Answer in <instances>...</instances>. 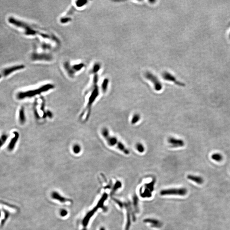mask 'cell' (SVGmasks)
<instances>
[{
    "mask_svg": "<svg viewBox=\"0 0 230 230\" xmlns=\"http://www.w3.org/2000/svg\"><path fill=\"white\" fill-rule=\"evenodd\" d=\"M15 136L13 137L10 142V144L8 146V149L10 151H12L14 149L15 147V144H16L17 142L18 141V139L19 136V134L18 132H14Z\"/></svg>",
    "mask_w": 230,
    "mask_h": 230,
    "instance_id": "12",
    "label": "cell"
},
{
    "mask_svg": "<svg viewBox=\"0 0 230 230\" xmlns=\"http://www.w3.org/2000/svg\"><path fill=\"white\" fill-rule=\"evenodd\" d=\"M108 80L107 79H105L104 81V82L103 83L102 85V90L103 92H105L107 91V86H108Z\"/></svg>",
    "mask_w": 230,
    "mask_h": 230,
    "instance_id": "20",
    "label": "cell"
},
{
    "mask_svg": "<svg viewBox=\"0 0 230 230\" xmlns=\"http://www.w3.org/2000/svg\"><path fill=\"white\" fill-rule=\"evenodd\" d=\"M162 76H163V78H164V79L165 80L168 81H170V82H174L175 84H176L178 86L182 87H184L185 86L184 83L178 81L174 76H173L172 75L170 74V73H168L167 72L164 73L163 74Z\"/></svg>",
    "mask_w": 230,
    "mask_h": 230,
    "instance_id": "9",
    "label": "cell"
},
{
    "mask_svg": "<svg viewBox=\"0 0 230 230\" xmlns=\"http://www.w3.org/2000/svg\"><path fill=\"white\" fill-rule=\"evenodd\" d=\"M19 122L21 124H24L26 121L25 113L23 107H21L19 111Z\"/></svg>",
    "mask_w": 230,
    "mask_h": 230,
    "instance_id": "15",
    "label": "cell"
},
{
    "mask_svg": "<svg viewBox=\"0 0 230 230\" xmlns=\"http://www.w3.org/2000/svg\"><path fill=\"white\" fill-rule=\"evenodd\" d=\"M53 86L50 84L46 85L42 87L37 90H31L26 92H21L18 93L17 97L18 99H23L26 98L33 97L36 95L39 94L41 93L47 91L51 88H52Z\"/></svg>",
    "mask_w": 230,
    "mask_h": 230,
    "instance_id": "2",
    "label": "cell"
},
{
    "mask_svg": "<svg viewBox=\"0 0 230 230\" xmlns=\"http://www.w3.org/2000/svg\"><path fill=\"white\" fill-rule=\"evenodd\" d=\"M121 186H122V184L121 183V182H119V181H118V182H116V183L114 187V188H113V192H114V190H117L119 188H120Z\"/></svg>",
    "mask_w": 230,
    "mask_h": 230,
    "instance_id": "22",
    "label": "cell"
},
{
    "mask_svg": "<svg viewBox=\"0 0 230 230\" xmlns=\"http://www.w3.org/2000/svg\"><path fill=\"white\" fill-rule=\"evenodd\" d=\"M9 22L10 24H13L15 26L18 27H21L23 28L25 30V33L27 35H33L35 33L34 31L31 30L30 27H29L25 23L23 22L20 21L18 20L17 19H15V18L11 17L9 18Z\"/></svg>",
    "mask_w": 230,
    "mask_h": 230,
    "instance_id": "5",
    "label": "cell"
},
{
    "mask_svg": "<svg viewBox=\"0 0 230 230\" xmlns=\"http://www.w3.org/2000/svg\"><path fill=\"white\" fill-rule=\"evenodd\" d=\"M51 197L53 199L58 200L61 203H65L67 202H70V200L63 197L59 193L54 191L51 194Z\"/></svg>",
    "mask_w": 230,
    "mask_h": 230,
    "instance_id": "10",
    "label": "cell"
},
{
    "mask_svg": "<svg viewBox=\"0 0 230 230\" xmlns=\"http://www.w3.org/2000/svg\"><path fill=\"white\" fill-rule=\"evenodd\" d=\"M145 76L147 79L153 83L155 90L156 91H159L162 90V85L156 76H155L152 73H150V72H147L145 73Z\"/></svg>",
    "mask_w": 230,
    "mask_h": 230,
    "instance_id": "6",
    "label": "cell"
},
{
    "mask_svg": "<svg viewBox=\"0 0 230 230\" xmlns=\"http://www.w3.org/2000/svg\"><path fill=\"white\" fill-rule=\"evenodd\" d=\"M73 152L76 154H78L80 152L81 148L79 145L78 144H76L74 145L73 148Z\"/></svg>",
    "mask_w": 230,
    "mask_h": 230,
    "instance_id": "21",
    "label": "cell"
},
{
    "mask_svg": "<svg viewBox=\"0 0 230 230\" xmlns=\"http://www.w3.org/2000/svg\"><path fill=\"white\" fill-rule=\"evenodd\" d=\"M211 158L215 161L220 162L222 161L223 157L220 153H215L211 155Z\"/></svg>",
    "mask_w": 230,
    "mask_h": 230,
    "instance_id": "16",
    "label": "cell"
},
{
    "mask_svg": "<svg viewBox=\"0 0 230 230\" xmlns=\"http://www.w3.org/2000/svg\"><path fill=\"white\" fill-rule=\"evenodd\" d=\"M188 193V190L185 188H170L162 190L160 194L162 196L167 195H176V196H184Z\"/></svg>",
    "mask_w": 230,
    "mask_h": 230,
    "instance_id": "4",
    "label": "cell"
},
{
    "mask_svg": "<svg viewBox=\"0 0 230 230\" xmlns=\"http://www.w3.org/2000/svg\"><path fill=\"white\" fill-rule=\"evenodd\" d=\"M99 230H105V228L104 227H101Z\"/></svg>",
    "mask_w": 230,
    "mask_h": 230,
    "instance_id": "25",
    "label": "cell"
},
{
    "mask_svg": "<svg viewBox=\"0 0 230 230\" xmlns=\"http://www.w3.org/2000/svg\"><path fill=\"white\" fill-rule=\"evenodd\" d=\"M86 2H87V1H77V4L78 5V6H83V5H84V4L86 3Z\"/></svg>",
    "mask_w": 230,
    "mask_h": 230,
    "instance_id": "24",
    "label": "cell"
},
{
    "mask_svg": "<svg viewBox=\"0 0 230 230\" xmlns=\"http://www.w3.org/2000/svg\"><path fill=\"white\" fill-rule=\"evenodd\" d=\"M168 142L172 148H181L185 145V142L183 140L174 137H170L168 138Z\"/></svg>",
    "mask_w": 230,
    "mask_h": 230,
    "instance_id": "7",
    "label": "cell"
},
{
    "mask_svg": "<svg viewBox=\"0 0 230 230\" xmlns=\"http://www.w3.org/2000/svg\"><path fill=\"white\" fill-rule=\"evenodd\" d=\"M67 211L65 209H62L60 211V215L62 217L67 216Z\"/></svg>",
    "mask_w": 230,
    "mask_h": 230,
    "instance_id": "23",
    "label": "cell"
},
{
    "mask_svg": "<svg viewBox=\"0 0 230 230\" xmlns=\"http://www.w3.org/2000/svg\"><path fill=\"white\" fill-rule=\"evenodd\" d=\"M136 150L139 153H143L145 151V148L142 143H137L136 144Z\"/></svg>",
    "mask_w": 230,
    "mask_h": 230,
    "instance_id": "18",
    "label": "cell"
},
{
    "mask_svg": "<svg viewBox=\"0 0 230 230\" xmlns=\"http://www.w3.org/2000/svg\"><path fill=\"white\" fill-rule=\"evenodd\" d=\"M103 136L105 138L107 144L111 147L116 146V147L125 155L130 154V151L125 147V145L122 142L118 140L117 138L112 136L110 135L108 130L106 128L103 129L102 131Z\"/></svg>",
    "mask_w": 230,
    "mask_h": 230,
    "instance_id": "1",
    "label": "cell"
},
{
    "mask_svg": "<svg viewBox=\"0 0 230 230\" xmlns=\"http://www.w3.org/2000/svg\"><path fill=\"white\" fill-rule=\"evenodd\" d=\"M107 196H108V195L106 194H104L102 197V198L98 202L96 206L94 208H93V209L91 210L90 211L87 213V214L85 216V217L83 220L82 224L83 226L84 227L87 226L89 222V221H90V219L93 216V215L96 212L97 210H98V209L99 208H102L104 202L107 199Z\"/></svg>",
    "mask_w": 230,
    "mask_h": 230,
    "instance_id": "3",
    "label": "cell"
},
{
    "mask_svg": "<svg viewBox=\"0 0 230 230\" xmlns=\"http://www.w3.org/2000/svg\"><path fill=\"white\" fill-rule=\"evenodd\" d=\"M144 222L148 223L154 228H159L162 226V223L159 221L154 219H146L144 220Z\"/></svg>",
    "mask_w": 230,
    "mask_h": 230,
    "instance_id": "13",
    "label": "cell"
},
{
    "mask_svg": "<svg viewBox=\"0 0 230 230\" xmlns=\"http://www.w3.org/2000/svg\"><path fill=\"white\" fill-rule=\"evenodd\" d=\"M7 138H8V136L7 135L4 134L1 136V138H0V148H1V147L6 142Z\"/></svg>",
    "mask_w": 230,
    "mask_h": 230,
    "instance_id": "19",
    "label": "cell"
},
{
    "mask_svg": "<svg viewBox=\"0 0 230 230\" xmlns=\"http://www.w3.org/2000/svg\"><path fill=\"white\" fill-rule=\"evenodd\" d=\"M1 77H2V75L1 74V73H0V78H1Z\"/></svg>",
    "mask_w": 230,
    "mask_h": 230,
    "instance_id": "26",
    "label": "cell"
},
{
    "mask_svg": "<svg viewBox=\"0 0 230 230\" xmlns=\"http://www.w3.org/2000/svg\"><path fill=\"white\" fill-rule=\"evenodd\" d=\"M25 66L24 65H16L13 66L8 67L4 69L1 73V74L2 76L6 77L11 74L15 71H17L18 70H21L24 68Z\"/></svg>",
    "mask_w": 230,
    "mask_h": 230,
    "instance_id": "8",
    "label": "cell"
},
{
    "mask_svg": "<svg viewBox=\"0 0 230 230\" xmlns=\"http://www.w3.org/2000/svg\"><path fill=\"white\" fill-rule=\"evenodd\" d=\"M98 87H96L95 88L94 91L92 93L91 96H90L89 99L88 103L87 105V107H90L91 106L92 104L93 103V102H94L95 100H96V98H97L98 95Z\"/></svg>",
    "mask_w": 230,
    "mask_h": 230,
    "instance_id": "14",
    "label": "cell"
},
{
    "mask_svg": "<svg viewBox=\"0 0 230 230\" xmlns=\"http://www.w3.org/2000/svg\"><path fill=\"white\" fill-rule=\"evenodd\" d=\"M187 179L198 185H202L204 182V180L203 178L200 176L188 175L187 176Z\"/></svg>",
    "mask_w": 230,
    "mask_h": 230,
    "instance_id": "11",
    "label": "cell"
},
{
    "mask_svg": "<svg viewBox=\"0 0 230 230\" xmlns=\"http://www.w3.org/2000/svg\"><path fill=\"white\" fill-rule=\"evenodd\" d=\"M140 119V116L139 114L136 113L133 115V116L132 118L131 123L132 124H134L137 123L138 122H139V121Z\"/></svg>",
    "mask_w": 230,
    "mask_h": 230,
    "instance_id": "17",
    "label": "cell"
}]
</instances>
